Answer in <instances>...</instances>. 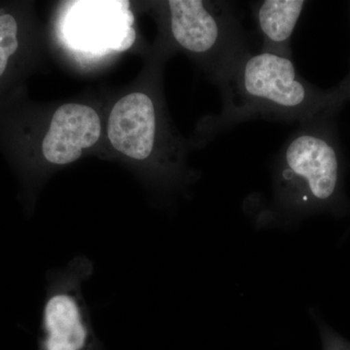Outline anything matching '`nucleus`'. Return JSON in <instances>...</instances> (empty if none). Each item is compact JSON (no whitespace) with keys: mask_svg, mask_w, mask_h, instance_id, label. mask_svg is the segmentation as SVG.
<instances>
[{"mask_svg":"<svg viewBox=\"0 0 350 350\" xmlns=\"http://www.w3.org/2000/svg\"><path fill=\"white\" fill-rule=\"evenodd\" d=\"M216 84L222 108L208 121L213 135L251 120L305 123L350 103L342 83L319 89L301 77L293 59L261 51H250Z\"/></svg>","mask_w":350,"mask_h":350,"instance_id":"f257e3e1","label":"nucleus"},{"mask_svg":"<svg viewBox=\"0 0 350 350\" xmlns=\"http://www.w3.org/2000/svg\"><path fill=\"white\" fill-rule=\"evenodd\" d=\"M328 112L300 124L276 156L273 202L280 213L306 216L349 211L345 159L336 118Z\"/></svg>","mask_w":350,"mask_h":350,"instance_id":"f03ea898","label":"nucleus"},{"mask_svg":"<svg viewBox=\"0 0 350 350\" xmlns=\"http://www.w3.org/2000/svg\"><path fill=\"white\" fill-rule=\"evenodd\" d=\"M167 8L174 42L206 62L214 82L250 52L241 21L231 2L170 0Z\"/></svg>","mask_w":350,"mask_h":350,"instance_id":"7ed1b4c3","label":"nucleus"},{"mask_svg":"<svg viewBox=\"0 0 350 350\" xmlns=\"http://www.w3.org/2000/svg\"><path fill=\"white\" fill-rule=\"evenodd\" d=\"M93 273V262L85 256L48 271L38 350H105L83 295V283Z\"/></svg>","mask_w":350,"mask_h":350,"instance_id":"20e7f679","label":"nucleus"},{"mask_svg":"<svg viewBox=\"0 0 350 350\" xmlns=\"http://www.w3.org/2000/svg\"><path fill=\"white\" fill-rule=\"evenodd\" d=\"M158 122L155 103L144 93L124 96L108 121V138L116 150L133 160L150 158L155 148Z\"/></svg>","mask_w":350,"mask_h":350,"instance_id":"39448f33","label":"nucleus"},{"mask_svg":"<svg viewBox=\"0 0 350 350\" xmlns=\"http://www.w3.org/2000/svg\"><path fill=\"white\" fill-rule=\"evenodd\" d=\"M100 131V117L93 108L75 103L62 105L44 137V158L54 165L75 162L84 149L98 142Z\"/></svg>","mask_w":350,"mask_h":350,"instance_id":"423d86ee","label":"nucleus"},{"mask_svg":"<svg viewBox=\"0 0 350 350\" xmlns=\"http://www.w3.org/2000/svg\"><path fill=\"white\" fill-rule=\"evenodd\" d=\"M306 3L303 0H262L251 5L262 38L261 52L292 59V36Z\"/></svg>","mask_w":350,"mask_h":350,"instance_id":"0eeeda50","label":"nucleus"},{"mask_svg":"<svg viewBox=\"0 0 350 350\" xmlns=\"http://www.w3.org/2000/svg\"><path fill=\"white\" fill-rule=\"evenodd\" d=\"M19 47L18 21L12 14L0 9V78L5 75L9 62Z\"/></svg>","mask_w":350,"mask_h":350,"instance_id":"6e6552de","label":"nucleus"},{"mask_svg":"<svg viewBox=\"0 0 350 350\" xmlns=\"http://www.w3.org/2000/svg\"><path fill=\"white\" fill-rule=\"evenodd\" d=\"M320 335H321L323 350H350V342L337 332L332 330L323 321L319 320Z\"/></svg>","mask_w":350,"mask_h":350,"instance_id":"1a4fd4ad","label":"nucleus"},{"mask_svg":"<svg viewBox=\"0 0 350 350\" xmlns=\"http://www.w3.org/2000/svg\"><path fill=\"white\" fill-rule=\"evenodd\" d=\"M340 83H342V84L344 85V86L347 88V90H349L350 93V68L349 75L345 76V79L342 80V81Z\"/></svg>","mask_w":350,"mask_h":350,"instance_id":"9d476101","label":"nucleus"}]
</instances>
